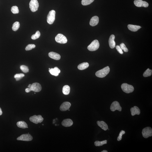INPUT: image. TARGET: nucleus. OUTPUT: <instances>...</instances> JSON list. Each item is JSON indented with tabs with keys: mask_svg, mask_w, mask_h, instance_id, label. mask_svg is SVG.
<instances>
[{
	"mask_svg": "<svg viewBox=\"0 0 152 152\" xmlns=\"http://www.w3.org/2000/svg\"><path fill=\"white\" fill-rule=\"evenodd\" d=\"M42 89V86L40 84L38 83H35L32 84L30 88H26L25 91L26 93H29L32 91L35 92H38L41 91Z\"/></svg>",
	"mask_w": 152,
	"mask_h": 152,
	"instance_id": "obj_1",
	"label": "nucleus"
},
{
	"mask_svg": "<svg viewBox=\"0 0 152 152\" xmlns=\"http://www.w3.org/2000/svg\"><path fill=\"white\" fill-rule=\"evenodd\" d=\"M110 71V68L109 66L105 67L101 70H99L95 73L97 77L100 78H103L106 76Z\"/></svg>",
	"mask_w": 152,
	"mask_h": 152,
	"instance_id": "obj_2",
	"label": "nucleus"
},
{
	"mask_svg": "<svg viewBox=\"0 0 152 152\" xmlns=\"http://www.w3.org/2000/svg\"><path fill=\"white\" fill-rule=\"evenodd\" d=\"M100 47V43L98 41L95 40L88 46V50L91 51H96L99 49Z\"/></svg>",
	"mask_w": 152,
	"mask_h": 152,
	"instance_id": "obj_3",
	"label": "nucleus"
},
{
	"mask_svg": "<svg viewBox=\"0 0 152 152\" xmlns=\"http://www.w3.org/2000/svg\"><path fill=\"white\" fill-rule=\"evenodd\" d=\"M121 88L124 92L127 93H132L134 90V88L133 86L126 83L122 84Z\"/></svg>",
	"mask_w": 152,
	"mask_h": 152,
	"instance_id": "obj_4",
	"label": "nucleus"
},
{
	"mask_svg": "<svg viewBox=\"0 0 152 152\" xmlns=\"http://www.w3.org/2000/svg\"><path fill=\"white\" fill-rule=\"evenodd\" d=\"M56 11L52 10L49 12L47 17V22L49 24H52L55 19Z\"/></svg>",
	"mask_w": 152,
	"mask_h": 152,
	"instance_id": "obj_5",
	"label": "nucleus"
},
{
	"mask_svg": "<svg viewBox=\"0 0 152 152\" xmlns=\"http://www.w3.org/2000/svg\"><path fill=\"white\" fill-rule=\"evenodd\" d=\"M43 118L40 115L36 116V115L31 117L29 118L30 121L34 123L38 124L39 123H41L43 120Z\"/></svg>",
	"mask_w": 152,
	"mask_h": 152,
	"instance_id": "obj_6",
	"label": "nucleus"
},
{
	"mask_svg": "<svg viewBox=\"0 0 152 152\" xmlns=\"http://www.w3.org/2000/svg\"><path fill=\"white\" fill-rule=\"evenodd\" d=\"M142 134L143 137L147 138L152 136V129L151 127H148L143 129Z\"/></svg>",
	"mask_w": 152,
	"mask_h": 152,
	"instance_id": "obj_7",
	"label": "nucleus"
},
{
	"mask_svg": "<svg viewBox=\"0 0 152 152\" xmlns=\"http://www.w3.org/2000/svg\"><path fill=\"white\" fill-rule=\"evenodd\" d=\"M55 40L56 42L60 44H65L68 42L66 37L61 34H59L56 36Z\"/></svg>",
	"mask_w": 152,
	"mask_h": 152,
	"instance_id": "obj_8",
	"label": "nucleus"
},
{
	"mask_svg": "<svg viewBox=\"0 0 152 152\" xmlns=\"http://www.w3.org/2000/svg\"><path fill=\"white\" fill-rule=\"evenodd\" d=\"M39 4L37 0H31L29 3V7L31 11L34 12L38 10Z\"/></svg>",
	"mask_w": 152,
	"mask_h": 152,
	"instance_id": "obj_9",
	"label": "nucleus"
},
{
	"mask_svg": "<svg viewBox=\"0 0 152 152\" xmlns=\"http://www.w3.org/2000/svg\"><path fill=\"white\" fill-rule=\"evenodd\" d=\"M122 107L120 105L119 102L117 101H114L111 104L110 109L112 112H114L116 110H118L120 112L122 110Z\"/></svg>",
	"mask_w": 152,
	"mask_h": 152,
	"instance_id": "obj_10",
	"label": "nucleus"
},
{
	"mask_svg": "<svg viewBox=\"0 0 152 152\" xmlns=\"http://www.w3.org/2000/svg\"><path fill=\"white\" fill-rule=\"evenodd\" d=\"M33 137L29 134H22L17 139V140L30 141L32 140Z\"/></svg>",
	"mask_w": 152,
	"mask_h": 152,
	"instance_id": "obj_11",
	"label": "nucleus"
},
{
	"mask_svg": "<svg viewBox=\"0 0 152 152\" xmlns=\"http://www.w3.org/2000/svg\"><path fill=\"white\" fill-rule=\"evenodd\" d=\"M135 6L138 7H144L147 8L149 6L148 3L146 2L143 1L142 0H135L134 1Z\"/></svg>",
	"mask_w": 152,
	"mask_h": 152,
	"instance_id": "obj_12",
	"label": "nucleus"
},
{
	"mask_svg": "<svg viewBox=\"0 0 152 152\" xmlns=\"http://www.w3.org/2000/svg\"><path fill=\"white\" fill-rule=\"evenodd\" d=\"M71 104L68 102H65L61 104L60 107V110L62 111H66L70 108Z\"/></svg>",
	"mask_w": 152,
	"mask_h": 152,
	"instance_id": "obj_13",
	"label": "nucleus"
},
{
	"mask_svg": "<svg viewBox=\"0 0 152 152\" xmlns=\"http://www.w3.org/2000/svg\"><path fill=\"white\" fill-rule=\"evenodd\" d=\"M49 72L53 76H57L59 75V73H60L61 71L57 67H55L54 68H51L49 70Z\"/></svg>",
	"mask_w": 152,
	"mask_h": 152,
	"instance_id": "obj_14",
	"label": "nucleus"
},
{
	"mask_svg": "<svg viewBox=\"0 0 152 152\" xmlns=\"http://www.w3.org/2000/svg\"><path fill=\"white\" fill-rule=\"evenodd\" d=\"M73 122L69 119H65L62 122V125L65 127H70L73 124Z\"/></svg>",
	"mask_w": 152,
	"mask_h": 152,
	"instance_id": "obj_15",
	"label": "nucleus"
},
{
	"mask_svg": "<svg viewBox=\"0 0 152 152\" xmlns=\"http://www.w3.org/2000/svg\"><path fill=\"white\" fill-rule=\"evenodd\" d=\"M115 36L114 35H111L109 40V46L111 49H114L115 47L116 43L114 41Z\"/></svg>",
	"mask_w": 152,
	"mask_h": 152,
	"instance_id": "obj_16",
	"label": "nucleus"
},
{
	"mask_svg": "<svg viewBox=\"0 0 152 152\" xmlns=\"http://www.w3.org/2000/svg\"><path fill=\"white\" fill-rule=\"evenodd\" d=\"M99 22V18L97 16L93 17L90 20V25L92 26H95L98 25Z\"/></svg>",
	"mask_w": 152,
	"mask_h": 152,
	"instance_id": "obj_17",
	"label": "nucleus"
},
{
	"mask_svg": "<svg viewBox=\"0 0 152 152\" xmlns=\"http://www.w3.org/2000/svg\"><path fill=\"white\" fill-rule=\"evenodd\" d=\"M49 56L52 59L58 60L61 58V56L59 54L54 52H51L49 53Z\"/></svg>",
	"mask_w": 152,
	"mask_h": 152,
	"instance_id": "obj_18",
	"label": "nucleus"
},
{
	"mask_svg": "<svg viewBox=\"0 0 152 152\" xmlns=\"http://www.w3.org/2000/svg\"><path fill=\"white\" fill-rule=\"evenodd\" d=\"M130 111L132 116H134L135 115H139L140 114V110L139 108L136 106L132 107L130 109Z\"/></svg>",
	"mask_w": 152,
	"mask_h": 152,
	"instance_id": "obj_19",
	"label": "nucleus"
},
{
	"mask_svg": "<svg viewBox=\"0 0 152 152\" xmlns=\"http://www.w3.org/2000/svg\"><path fill=\"white\" fill-rule=\"evenodd\" d=\"M97 123L98 126L104 130H107L108 128L107 125L104 121H98Z\"/></svg>",
	"mask_w": 152,
	"mask_h": 152,
	"instance_id": "obj_20",
	"label": "nucleus"
},
{
	"mask_svg": "<svg viewBox=\"0 0 152 152\" xmlns=\"http://www.w3.org/2000/svg\"><path fill=\"white\" fill-rule=\"evenodd\" d=\"M128 29L132 32H136L141 27L140 26L129 24L128 25Z\"/></svg>",
	"mask_w": 152,
	"mask_h": 152,
	"instance_id": "obj_21",
	"label": "nucleus"
},
{
	"mask_svg": "<svg viewBox=\"0 0 152 152\" xmlns=\"http://www.w3.org/2000/svg\"><path fill=\"white\" fill-rule=\"evenodd\" d=\"M89 66V63L87 62L79 64L77 67L78 69L83 70L87 68Z\"/></svg>",
	"mask_w": 152,
	"mask_h": 152,
	"instance_id": "obj_22",
	"label": "nucleus"
},
{
	"mask_svg": "<svg viewBox=\"0 0 152 152\" xmlns=\"http://www.w3.org/2000/svg\"><path fill=\"white\" fill-rule=\"evenodd\" d=\"M17 127L19 128L23 129L28 128L27 124L24 121H18L17 123Z\"/></svg>",
	"mask_w": 152,
	"mask_h": 152,
	"instance_id": "obj_23",
	"label": "nucleus"
},
{
	"mask_svg": "<svg viewBox=\"0 0 152 152\" xmlns=\"http://www.w3.org/2000/svg\"><path fill=\"white\" fill-rule=\"evenodd\" d=\"M70 91V86L68 85H65L63 86L62 89V92L64 94L68 95L69 94Z\"/></svg>",
	"mask_w": 152,
	"mask_h": 152,
	"instance_id": "obj_24",
	"label": "nucleus"
},
{
	"mask_svg": "<svg viewBox=\"0 0 152 152\" xmlns=\"http://www.w3.org/2000/svg\"><path fill=\"white\" fill-rule=\"evenodd\" d=\"M107 141L105 140L103 141H96L94 142V144L95 146H99L103 145L104 144H107Z\"/></svg>",
	"mask_w": 152,
	"mask_h": 152,
	"instance_id": "obj_25",
	"label": "nucleus"
},
{
	"mask_svg": "<svg viewBox=\"0 0 152 152\" xmlns=\"http://www.w3.org/2000/svg\"><path fill=\"white\" fill-rule=\"evenodd\" d=\"M20 26V24L18 22H16L14 23L12 26V30L14 31H17L19 29Z\"/></svg>",
	"mask_w": 152,
	"mask_h": 152,
	"instance_id": "obj_26",
	"label": "nucleus"
},
{
	"mask_svg": "<svg viewBox=\"0 0 152 152\" xmlns=\"http://www.w3.org/2000/svg\"><path fill=\"white\" fill-rule=\"evenodd\" d=\"M152 70L148 68L144 72L143 76L144 77L150 76L152 75Z\"/></svg>",
	"mask_w": 152,
	"mask_h": 152,
	"instance_id": "obj_27",
	"label": "nucleus"
},
{
	"mask_svg": "<svg viewBox=\"0 0 152 152\" xmlns=\"http://www.w3.org/2000/svg\"><path fill=\"white\" fill-rule=\"evenodd\" d=\"M94 0H82V4L83 6H87L93 3Z\"/></svg>",
	"mask_w": 152,
	"mask_h": 152,
	"instance_id": "obj_28",
	"label": "nucleus"
},
{
	"mask_svg": "<svg viewBox=\"0 0 152 152\" xmlns=\"http://www.w3.org/2000/svg\"><path fill=\"white\" fill-rule=\"evenodd\" d=\"M24 76L25 75L23 74H17L14 76V77L17 81H18L20 80L23 77H24Z\"/></svg>",
	"mask_w": 152,
	"mask_h": 152,
	"instance_id": "obj_29",
	"label": "nucleus"
},
{
	"mask_svg": "<svg viewBox=\"0 0 152 152\" xmlns=\"http://www.w3.org/2000/svg\"><path fill=\"white\" fill-rule=\"evenodd\" d=\"M40 33L39 31L36 32L35 34H33L31 36V39L33 40H36L40 37Z\"/></svg>",
	"mask_w": 152,
	"mask_h": 152,
	"instance_id": "obj_30",
	"label": "nucleus"
},
{
	"mask_svg": "<svg viewBox=\"0 0 152 152\" xmlns=\"http://www.w3.org/2000/svg\"><path fill=\"white\" fill-rule=\"evenodd\" d=\"M11 11L14 14H18L19 13V10L18 7L17 6H13L12 7Z\"/></svg>",
	"mask_w": 152,
	"mask_h": 152,
	"instance_id": "obj_31",
	"label": "nucleus"
},
{
	"mask_svg": "<svg viewBox=\"0 0 152 152\" xmlns=\"http://www.w3.org/2000/svg\"><path fill=\"white\" fill-rule=\"evenodd\" d=\"M20 68L21 70L25 73H27L29 71V69L28 67L25 65H21L20 67Z\"/></svg>",
	"mask_w": 152,
	"mask_h": 152,
	"instance_id": "obj_32",
	"label": "nucleus"
},
{
	"mask_svg": "<svg viewBox=\"0 0 152 152\" xmlns=\"http://www.w3.org/2000/svg\"><path fill=\"white\" fill-rule=\"evenodd\" d=\"M35 47H36V45H35L33 44H30L26 46L25 50L26 51L31 50L33 49Z\"/></svg>",
	"mask_w": 152,
	"mask_h": 152,
	"instance_id": "obj_33",
	"label": "nucleus"
},
{
	"mask_svg": "<svg viewBox=\"0 0 152 152\" xmlns=\"http://www.w3.org/2000/svg\"><path fill=\"white\" fill-rule=\"evenodd\" d=\"M120 47H121L122 50H123L125 52H127L128 51V49L126 46L125 44L123 43H122L120 45Z\"/></svg>",
	"mask_w": 152,
	"mask_h": 152,
	"instance_id": "obj_34",
	"label": "nucleus"
},
{
	"mask_svg": "<svg viewBox=\"0 0 152 152\" xmlns=\"http://www.w3.org/2000/svg\"><path fill=\"white\" fill-rule=\"evenodd\" d=\"M125 132L124 131L122 130L119 134V136L118 137L117 140L118 141H120L122 139V136L123 134H125Z\"/></svg>",
	"mask_w": 152,
	"mask_h": 152,
	"instance_id": "obj_35",
	"label": "nucleus"
},
{
	"mask_svg": "<svg viewBox=\"0 0 152 152\" xmlns=\"http://www.w3.org/2000/svg\"><path fill=\"white\" fill-rule=\"evenodd\" d=\"M116 48L117 50L118 51L119 53L121 54H123V52L122 50L121 49L119 45L116 46Z\"/></svg>",
	"mask_w": 152,
	"mask_h": 152,
	"instance_id": "obj_36",
	"label": "nucleus"
},
{
	"mask_svg": "<svg viewBox=\"0 0 152 152\" xmlns=\"http://www.w3.org/2000/svg\"><path fill=\"white\" fill-rule=\"evenodd\" d=\"M2 114V111L1 108L0 107V116H1Z\"/></svg>",
	"mask_w": 152,
	"mask_h": 152,
	"instance_id": "obj_37",
	"label": "nucleus"
},
{
	"mask_svg": "<svg viewBox=\"0 0 152 152\" xmlns=\"http://www.w3.org/2000/svg\"><path fill=\"white\" fill-rule=\"evenodd\" d=\"M32 86V84H30L29 85V86H28V88H30Z\"/></svg>",
	"mask_w": 152,
	"mask_h": 152,
	"instance_id": "obj_38",
	"label": "nucleus"
},
{
	"mask_svg": "<svg viewBox=\"0 0 152 152\" xmlns=\"http://www.w3.org/2000/svg\"><path fill=\"white\" fill-rule=\"evenodd\" d=\"M101 152H108V151H106V150H103V151H101Z\"/></svg>",
	"mask_w": 152,
	"mask_h": 152,
	"instance_id": "obj_39",
	"label": "nucleus"
},
{
	"mask_svg": "<svg viewBox=\"0 0 152 152\" xmlns=\"http://www.w3.org/2000/svg\"><path fill=\"white\" fill-rule=\"evenodd\" d=\"M108 130H109V128H108Z\"/></svg>",
	"mask_w": 152,
	"mask_h": 152,
	"instance_id": "obj_40",
	"label": "nucleus"
},
{
	"mask_svg": "<svg viewBox=\"0 0 152 152\" xmlns=\"http://www.w3.org/2000/svg\"></svg>",
	"mask_w": 152,
	"mask_h": 152,
	"instance_id": "obj_41",
	"label": "nucleus"
}]
</instances>
